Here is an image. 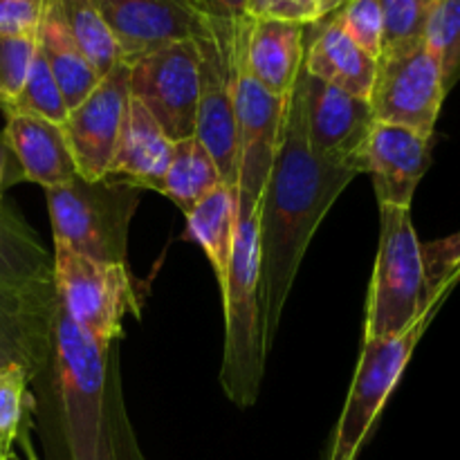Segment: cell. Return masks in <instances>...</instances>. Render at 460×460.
Returning a JSON list of instances; mask_svg holds the SVG:
<instances>
[{
  "mask_svg": "<svg viewBox=\"0 0 460 460\" xmlns=\"http://www.w3.org/2000/svg\"><path fill=\"white\" fill-rule=\"evenodd\" d=\"M9 164H12V151H9L7 142H4L3 133H0V200H4L3 191L12 180H9Z\"/></svg>",
  "mask_w": 460,
  "mask_h": 460,
  "instance_id": "cell-36",
  "label": "cell"
},
{
  "mask_svg": "<svg viewBox=\"0 0 460 460\" xmlns=\"http://www.w3.org/2000/svg\"><path fill=\"white\" fill-rule=\"evenodd\" d=\"M75 43L85 54L99 76L119 63V49L94 0H49Z\"/></svg>",
  "mask_w": 460,
  "mask_h": 460,
  "instance_id": "cell-25",
  "label": "cell"
},
{
  "mask_svg": "<svg viewBox=\"0 0 460 460\" xmlns=\"http://www.w3.org/2000/svg\"><path fill=\"white\" fill-rule=\"evenodd\" d=\"M200 4L207 16L223 18V21L250 16L247 13V0H200Z\"/></svg>",
  "mask_w": 460,
  "mask_h": 460,
  "instance_id": "cell-35",
  "label": "cell"
},
{
  "mask_svg": "<svg viewBox=\"0 0 460 460\" xmlns=\"http://www.w3.org/2000/svg\"><path fill=\"white\" fill-rule=\"evenodd\" d=\"M308 27L313 34H305L304 70L323 84H331L368 102L377 70L376 58L368 57L346 34L337 12Z\"/></svg>",
  "mask_w": 460,
  "mask_h": 460,
  "instance_id": "cell-19",
  "label": "cell"
},
{
  "mask_svg": "<svg viewBox=\"0 0 460 460\" xmlns=\"http://www.w3.org/2000/svg\"><path fill=\"white\" fill-rule=\"evenodd\" d=\"M434 313L418 319L409 331L385 340H364L362 358L346 398L344 411L335 429V440L328 460H355L364 440L371 434L373 422L380 416L391 391L398 385L413 349L429 326Z\"/></svg>",
  "mask_w": 460,
  "mask_h": 460,
  "instance_id": "cell-8",
  "label": "cell"
},
{
  "mask_svg": "<svg viewBox=\"0 0 460 460\" xmlns=\"http://www.w3.org/2000/svg\"><path fill=\"white\" fill-rule=\"evenodd\" d=\"M427 283L434 301H440L445 292L460 279V232L443 241L422 245Z\"/></svg>",
  "mask_w": 460,
  "mask_h": 460,
  "instance_id": "cell-32",
  "label": "cell"
},
{
  "mask_svg": "<svg viewBox=\"0 0 460 460\" xmlns=\"http://www.w3.org/2000/svg\"><path fill=\"white\" fill-rule=\"evenodd\" d=\"M427 283L422 243L418 241L411 209L380 207V247L367 305L364 340H385L409 331L418 319L436 313Z\"/></svg>",
  "mask_w": 460,
  "mask_h": 460,
  "instance_id": "cell-4",
  "label": "cell"
},
{
  "mask_svg": "<svg viewBox=\"0 0 460 460\" xmlns=\"http://www.w3.org/2000/svg\"><path fill=\"white\" fill-rule=\"evenodd\" d=\"M443 72L438 57L422 43L385 52L377 58L368 106L373 119L395 124L434 137L436 121L443 108Z\"/></svg>",
  "mask_w": 460,
  "mask_h": 460,
  "instance_id": "cell-9",
  "label": "cell"
},
{
  "mask_svg": "<svg viewBox=\"0 0 460 460\" xmlns=\"http://www.w3.org/2000/svg\"><path fill=\"white\" fill-rule=\"evenodd\" d=\"M431 164V137L376 121L362 155V173L373 178L377 202L411 209L413 193Z\"/></svg>",
  "mask_w": 460,
  "mask_h": 460,
  "instance_id": "cell-16",
  "label": "cell"
},
{
  "mask_svg": "<svg viewBox=\"0 0 460 460\" xmlns=\"http://www.w3.org/2000/svg\"><path fill=\"white\" fill-rule=\"evenodd\" d=\"M252 16L223 21L207 16L196 36L200 49V97H198L196 135L218 166L225 184L236 187V72L241 45Z\"/></svg>",
  "mask_w": 460,
  "mask_h": 460,
  "instance_id": "cell-6",
  "label": "cell"
},
{
  "mask_svg": "<svg viewBox=\"0 0 460 460\" xmlns=\"http://www.w3.org/2000/svg\"><path fill=\"white\" fill-rule=\"evenodd\" d=\"M346 0H268L263 16L286 18V21L314 25L340 12Z\"/></svg>",
  "mask_w": 460,
  "mask_h": 460,
  "instance_id": "cell-34",
  "label": "cell"
},
{
  "mask_svg": "<svg viewBox=\"0 0 460 460\" xmlns=\"http://www.w3.org/2000/svg\"><path fill=\"white\" fill-rule=\"evenodd\" d=\"M58 292L54 281L0 288V371L22 368L30 380L54 359Z\"/></svg>",
  "mask_w": 460,
  "mask_h": 460,
  "instance_id": "cell-14",
  "label": "cell"
},
{
  "mask_svg": "<svg viewBox=\"0 0 460 460\" xmlns=\"http://www.w3.org/2000/svg\"><path fill=\"white\" fill-rule=\"evenodd\" d=\"M119 49V61L133 63L144 54L196 39L207 13L196 12L184 0H94Z\"/></svg>",
  "mask_w": 460,
  "mask_h": 460,
  "instance_id": "cell-15",
  "label": "cell"
},
{
  "mask_svg": "<svg viewBox=\"0 0 460 460\" xmlns=\"http://www.w3.org/2000/svg\"><path fill=\"white\" fill-rule=\"evenodd\" d=\"M54 281V256L13 207L0 200V288Z\"/></svg>",
  "mask_w": 460,
  "mask_h": 460,
  "instance_id": "cell-23",
  "label": "cell"
},
{
  "mask_svg": "<svg viewBox=\"0 0 460 460\" xmlns=\"http://www.w3.org/2000/svg\"><path fill=\"white\" fill-rule=\"evenodd\" d=\"M30 376L22 368L0 371V452L9 454L31 409Z\"/></svg>",
  "mask_w": 460,
  "mask_h": 460,
  "instance_id": "cell-29",
  "label": "cell"
},
{
  "mask_svg": "<svg viewBox=\"0 0 460 460\" xmlns=\"http://www.w3.org/2000/svg\"><path fill=\"white\" fill-rule=\"evenodd\" d=\"M436 3L438 0H380L385 21L382 54L422 43Z\"/></svg>",
  "mask_w": 460,
  "mask_h": 460,
  "instance_id": "cell-28",
  "label": "cell"
},
{
  "mask_svg": "<svg viewBox=\"0 0 460 460\" xmlns=\"http://www.w3.org/2000/svg\"><path fill=\"white\" fill-rule=\"evenodd\" d=\"M130 97L139 99L171 142L196 135L200 49L196 39L175 40L130 63Z\"/></svg>",
  "mask_w": 460,
  "mask_h": 460,
  "instance_id": "cell-10",
  "label": "cell"
},
{
  "mask_svg": "<svg viewBox=\"0 0 460 460\" xmlns=\"http://www.w3.org/2000/svg\"><path fill=\"white\" fill-rule=\"evenodd\" d=\"M45 193L57 245L102 263L126 265L130 220L142 202V189L117 175L102 180L76 175Z\"/></svg>",
  "mask_w": 460,
  "mask_h": 460,
  "instance_id": "cell-5",
  "label": "cell"
},
{
  "mask_svg": "<svg viewBox=\"0 0 460 460\" xmlns=\"http://www.w3.org/2000/svg\"><path fill=\"white\" fill-rule=\"evenodd\" d=\"M308 25L274 16H252L245 40V66L250 75L279 97L292 93L304 67Z\"/></svg>",
  "mask_w": 460,
  "mask_h": 460,
  "instance_id": "cell-18",
  "label": "cell"
},
{
  "mask_svg": "<svg viewBox=\"0 0 460 460\" xmlns=\"http://www.w3.org/2000/svg\"><path fill=\"white\" fill-rule=\"evenodd\" d=\"M184 3L189 4V7H193L196 9V12H200V13H205V9H202V4H200V0H184Z\"/></svg>",
  "mask_w": 460,
  "mask_h": 460,
  "instance_id": "cell-39",
  "label": "cell"
},
{
  "mask_svg": "<svg viewBox=\"0 0 460 460\" xmlns=\"http://www.w3.org/2000/svg\"><path fill=\"white\" fill-rule=\"evenodd\" d=\"M173 142L139 99L130 97L111 173L139 189L160 191L169 169Z\"/></svg>",
  "mask_w": 460,
  "mask_h": 460,
  "instance_id": "cell-20",
  "label": "cell"
},
{
  "mask_svg": "<svg viewBox=\"0 0 460 460\" xmlns=\"http://www.w3.org/2000/svg\"><path fill=\"white\" fill-rule=\"evenodd\" d=\"M265 7H268V0H247V13L250 16H263Z\"/></svg>",
  "mask_w": 460,
  "mask_h": 460,
  "instance_id": "cell-37",
  "label": "cell"
},
{
  "mask_svg": "<svg viewBox=\"0 0 460 460\" xmlns=\"http://www.w3.org/2000/svg\"><path fill=\"white\" fill-rule=\"evenodd\" d=\"M4 460H36V458H34V454H31V452H30V456L22 458V456H18V454L12 449V452H9L7 456H4Z\"/></svg>",
  "mask_w": 460,
  "mask_h": 460,
  "instance_id": "cell-38",
  "label": "cell"
},
{
  "mask_svg": "<svg viewBox=\"0 0 460 460\" xmlns=\"http://www.w3.org/2000/svg\"><path fill=\"white\" fill-rule=\"evenodd\" d=\"M36 43H39L40 54H43L63 99H66L67 111H72L97 88L102 76L94 70L93 63L85 58L79 45L75 43V39L66 30V25L61 22L57 9L52 7L49 0L45 4V13L43 21H40L39 34H36Z\"/></svg>",
  "mask_w": 460,
  "mask_h": 460,
  "instance_id": "cell-22",
  "label": "cell"
},
{
  "mask_svg": "<svg viewBox=\"0 0 460 460\" xmlns=\"http://www.w3.org/2000/svg\"><path fill=\"white\" fill-rule=\"evenodd\" d=\"M3 137L16 160L21 180L52 189L79 175L61 124L7 112Z\"/></svg>",
  "mask_w": 460,
  "mask_h": 460,
  "instance_id": "cell-17",
  "label": "cell"
},
{
  "mask_svg": "<svg viewBox=\"0 0 460 460\" xmlns=\"http://www.w3.org/2000/svg\"><path fill=\"white\" fill-rule=\"evenodd\" d=\"M220 184H225V180L218 166L196 137L173 142V153H171L169 169L164 175L162 196H166L184 214H189Z\"/></svg>",
  "mask_w": 460,
  "mask_h": 460,
  "instance_id": "cell-24",
  "label": "cell"
},
{
  "mask_svg": "<svg viewBox=\"0 0 460 460\" xmlns=\"http://www.w3.org/2000/svg\"><path fill=\"white\" fill-rule=\"evenodd\" d=\"M7 112H16V115H31L40 117V119L54 121V124H63L67 117L66 99H63L61 90H58L57 81H54L52 72H49L48 63H45L40 49H36V57L31 61L30 75H27L25 85H22L21 94L13 99L12 106L4 108Z\"/></svg>",
  "mask_w": 460,
  "mask_h": 460,
  "instance_id": "cell-26",
  "label": "cell"
},
{
  "mask_svg": "<svg viewBox=\"0 0 460 460\" xmlns=\"http://www.w3.org/2000/svg\"><path fill=\"white\" fill-rule=\"evenodd\" d=\"M358 175L319 160L310 151L304 99L295 84L259 205V304L265 355L277 340L283 308L314 232Z\"/></svg>",
  "mask_w": 460,
  "mask_h": 460,
  "instance_id": "cell-1",
  "label": "cell"
},
{
  "mask_svg": "<svg viewBox=\"0 0 460 460\" xmlns=\"http://www.w3.org/2000/svg\"><path fill=\"white\" fill-rule=\"evenodd\" d=\"M341 27L346 34L377 61L382 54V34H385V21H382L380 0H346L337 12Z\"/></svg>",
  "mask_w": 460,
  "mask_h": 460,
  "instance_id": "cell-31",
  "label": "cell"
},
{
  "mask_svg": "<svg viewBox=\"0 0 460 460\" xmlns=\"http://www.w3.org/2000/svg\"><path fill=\"white\" fill-rule=\"evenodd\" d=\"M187 216V234L200 245L223 292L229 277L238 232V189L220 184Z\"/></svg>",
  "mask_w": 460,
  "mask_h": 460,
  "instance_id": "cell-21",
  "label": "cell"
},
{
  "mask_svg": "<svg viewBox=\"0 0 460 460\" xmlns=\"http://www.w3.org/2000/svg\"><path fill=\"white\" fill-rule=\"evenodd\" d=\"M425 43L438 57L445 93L460 81V0H438L427 22Z\"/></svg>",
  "mask_w": 460,
  "mask_h": 460,
  "instance_id": "cell-27",
  "label": "cell"
},
{
  "mask_svg": "<svg viewBox=\"0 0 460 460\" xmlns=\"http://www.w3.org/2000/svg\"><path fill=\"white\" fill-rule=\"evenodd\" d=\"M4 456H7V454H3V452H0V460H4Z\"/></svg>",
  "mask_w": 460,
  "mask_h": 460,
  "instance_id": "cell-40",
  "label": "cell"
},
{
  "mask_svg": "<svg viewBox=\"0 0 460 460\" xmlns=\"http://www.w3.org/2000/svg\"><path fill=\"white\" fill-rule=\"evenodd\" d=\"M52 368L67 458L146 460L126 413L119 341H94L58 304Z\"/></svg>",
  "mask_w": 460,
  "mask_h": 460,
  "instance_id": "cell-2",
  "label": "cell"
},
{
  "mask_svg": "<svg viewBox=\"0 0 460 460\" xmlns=\"http://www.w3.org/2000/svg\"><path fill=\"white\" fill-rule=\"evenodd\" d=\"M48 0H0V34L36 36Z\"/></svg>",
  "mask_w": 460,
  "mask_h": 460,
  "instance_id": "cell-33",
  "label": "cell"
},
{
  "mask_svg": "<svg viewBox=\"0 0 460 460\" xmlns=\"http://www.w3.org/2000/svg\"><path fill=\"white\" fill-rule=\"evenodd\" d=\"M36 36L0 34V108L12 106L21 94L36 57Z\"/></svg>",
  "mask_w": 460,
  "mask_h": 460,
  "instance_id": "cell-30",
  "label": "cell"
},
{
  "mask_svg": "<svg viewBox=\"0 0 460 460\" xmlns=\"http://www.w3.org/2000/svg\"><path fill=\"white\" fill-rule=\"evenodd\" d=\"M304 99L308 146L328 164L362 173V155L371 135L373 112L367 99L314 79L301 67L296 76Z\"/></svg>",
  "mask_w": 460,
  "mask_h": 460,
  "instance_id": "cell-12",
  "label": "cell"
},
{
  "mask_svg": "<svg viewBox=\"0 0 460 460\" xmlns=\"http://www.w3.org/2000/svg\"><path fill=\"white\" fill-rule=\"evenodd\" d=\"M128 72V63H117L79 106L67 111L66 121L61 124L81 178L102 180L111 173L112 155L130 102Z\"/></svg>",
  "mask_w": 460,
  "mask_h": 460,
  "instance_id": "cell-13",
  "label": "cell"
},
{
  "mask_svg": "<svg viewBox=\"0 0 460 460\" xmlns=\"http://www.w3.org/2000/svg\"><path fill=\"white\" fill-rule=\"evenodd\" d=\"M54 286L67 317L99 344L121 341L126 317H142L128 265L102 263L54 243Z\"/></svg>",
  "mask_w": 460,
  "mask_h": 460,
  "instance_id": "cell-7",
  "label": "cell"
},
{
  "mask_svg": "<svg viewBox=\"0 0 460 460\" xmlns=\"http://www.w3.org/2000/svg\"><path fill=\"white\" fill-rule=\"evenodd\" d=\"M252 21V18H250ZM250 30V25H247ZM245 39L241 45L236 72V142H238V211H259L261 196L268 184L283 119H286L288 97H279L265 90L245 66Z\"/></svg>",
  "mask_w": 460,
  "mask_h": 460,
  "instance_id": "cell-11",
  "label": "cell"
},
{
  "mask_svg": "<svg viewBox=\"0 0 460 460\" xmlns=\"http://www.w3.org/2000/svg\"><path fill=\"white\" fill-rule=\"evenodd\" d=\"M259 268V211H238L236 243L223 288L225 353L220 385L227 398L243 409L259 400L268 359L261 331Z\"/></svg>",
  "mask_w": 460,
  "mask_h": 460,
  "instance_id": "cell-3",
  "label": "cell"
}]
</instances>
